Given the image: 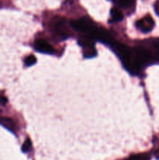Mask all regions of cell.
I'll use <instances>...</instances> for the list:
<instances>
[{
    "label": "cell",
    "mask_w": 159,
    "mask_h": 160,
    "mask_svg": "<svg viewBox=\"0 0 159 160\" xmlns=\"http://www.w3.org/2000/svg\"><path fill=\"white\" fill-rule=\"evenodd\" d=\"M54 35L61 40H65L70 37V30L67 26V21L64 18L56 20L52 24Z\"/></svg>",
    "instance_id": "6da1fadb"
},
{
    "label": "cell",
    "mask_w": 159,
    "mask_h": 160,
    "mask_svg": "<svg viewBox=\"0 0 159 160\" xmlns=\"http://www.w3.org/2000/svg\"><path fill=\"white\" fill-rule=\"evenodd\" d=\"M79 45L83 48V52L85 58L94 57L97 55L96 49L94 45V39L91 38L84 35V37L79 40Z\"/></svg>",
    "instance_id": "7a4b0ae2"
},
{
    "label": "cell",
    "mask_w": 159,
    "mask_h": 160,
    "mask_svg": "<svg viewBox=\"0 0 159 160\" xmlns=\"http://www.w3.org/2000/svg\"><path fill=\"white\" fill-rule=\"evenodd\" d=\"M154 26V21L151 16L147 15L143 17L140 20H137L136 23V27L143 33H148L151 31Z\"/></svg>",
    "instance_id": "3957f363"
},
{
    "label": "cell",
    "mask_w": 159,
    "mask_h": 160,
    "mask_svg": "<svg viewBox=\"0 0 159 160\" xmlns=\"http://www.w3.org/2000/svg\"><path fill=\"white\" fill-rule=\"evenodd\" d=\"M34 47L36 51L41 53H45V54H53L54 53L53 47L44 39L36 40L34 42Z\"/></svg>",
    "instance_id": "277c9868"
},
{
    "label": "cell",
    "mask_w": 159,
    "mask_h": 160,
    "mask_svg": "<svg viewBox=\"0 0 159 160\" xmlns=\"http://www.w3.org/2000/svg\"><path fill=\"white\" fill-rule=\"evenodd\" d=\"M0 124L2 125L4 128H6L9 131H12V132H14V131L16 130L15 123L12 119L9 118V117H0Z\"/></svg>",
    "instance_id": "5b68a950"
},
{
    "label": "cell",
    "mask_w": 159,
    "mask_h": 160,
    "mask_svg": "<svg viewBox=\"0 0 159 160\" xmlns=\"http://www.w3.org/2000/svg\"><path fill=\"white\" fill-rule=\"evenodd\" d=\"M114 3L117 5L118 7L123 8V9H129L132 6L135 2V0H111Z\"/></svg>",
    "instance_id": "8992f818"
},
{
    "label": "cell",
    "mask_w": 159,
    "mask_h": 160,
    "mask_svg": "<svg viewBox=\"0 0 159 160\" xmlns=\"http://www.w3.org/2000/svg\"><path fill=\"white\" fill-rule=\"evenodd\" d=\"M123 19V15L117 8H112L111 9V20L110 22H118Z\"/></svg>",
    "instance_id": "52a82bcc"
},
{
    "label": "cell",
    "mask_w": 159,
    "mask_h": 160,
    "mask_svg": "<svg viewBox=\"0 0 159 160\" xmlns=\"http://www.w3.org/2000/svg\"><path fill=\"white\" fill-rule=\"evenodd\" d=\"M150 156L147 153H143V154H138L134 155V156H131L129 159L126 160H149Z\"/></svg>",
    "instance_id": "ba28073f"
},
{
    "label": "cell",
    "mask_w": 159,
    "mask_h": 160,
    "mask_svg": "<svg viewBox=\"0 0 159 160\" xmlns=\"http://www.w3.org/2000/svg\"><path fill=\"white\" fill-rule=\"evenodd\" d=\"M36 62H37V59H36L35 56H33V55H30V56H26L24 59L25 65H26V67H31V66H33L34 64H35Z\"/></svg>",
    "instance_id": "9c48e42d"
},
{
    "label": "cell",
    "mask_w": 159,
    "mask_h": 160,
    "mask_svg": "<svg viewBox=\"0 0 159 160\" xmlns=\"http://www.w3.org/2000/svg\"><path fill=\"white\" fill-rule=\"evenodd\" d=\"M31 148V141L29 138H26V141L23 142V145H22V151L23 152H28Z\"/></svg>",
    "instance_id": "30bf717a"
},
{
    "label": "cell",
    "mask_w": 159,
    "mask_h": 160,
    "mask_svg": "<svg viewBox=\"0 0 159 160\" xmlns=\"http://www.w3.org/2000/svg\"><path fill=\"white\" fill-rule=\"evenodd\" d=\"M155 9H156V12H157V13L159 15V1L157 2V4H156V6H155Z\"/></svg>",
    "instance_id": "8fae6325"
},
{
    "label": "cell",
    "mask_w": 159,
    "mask_h": 160,
    "mask_svg": "<svg viewBox=\"0 0 159 160\" xmlns=\"http://www.w3.org/2000/svg\"><path fill=\"white\" fill-rule=\"evenodd\" d=\"M156 49H157V53L159 54V42H157V45H156Z\"/></svg>",
    "instance_id": "7c38bea8"
}]
</instances>
